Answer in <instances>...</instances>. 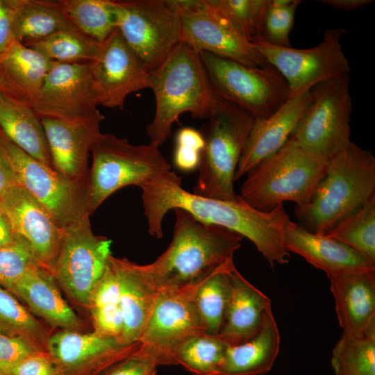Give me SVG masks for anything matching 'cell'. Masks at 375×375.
Returning <instances> with one entry per match:
<instances>
[{
  "label": "cell",
  "mask_w": 375,
  "mask_h": 375,
  "mask_svg": "<svg viewBox=\"0 0 375 375\" xmlns=\"http://www.w3.org/2000/svg\"><path fill=\"white\" fill-rule=\"evenodd\" d=\"M148 233L163 236L162 222L170 210L180 208L197 221L223 227L247 238L267 260L286 264L290 253L284 245V228L290 217L283 204L270 210H260L247 203L238 195L235 200L208 198L186 191L182 178L169 170L153 177L140 187Z\"/></svg>",
  "instance_id": "cell-1"
},
{
  "label": "cell",
  "mask_w": 375,
  "mask_h": 375,
  "mask_svg": "<svg viewBox=\"0 0 375 375\" xmlns=\"http://www.w3.org/2000/svg\"><path fill=\"white\" fill-rule=\"evenodd\" d=\"M173 238L153 262L139 268L158 292L197 285L224 265L233 261L242 237L221 226L197 221L175 208Z\"/></svg>",
  "instance_id": "cell-2"
},
{
  "label": "cell",
  "mask_w": 375,
  "mask_h": 375,
  "mask_svg": "<svg viewBox=\"0 0 375 375\" xmlns=\"http://www.w3.org/2000/svg\"><path fill=\"white\" fill-rule=\"evenodd\" d=\"M375 195V158L351 142L328 161L309 201L295 207L299 224L325 234Z\"/></svg>",
  "instance_id": "cell-3"
},
{
  "label": "cell",
  "mask_w": 375,
  "mask_h": 375,
  "mask_svg": "<svg viewBox=\"0 0 375 375\" xmlns=\"http://www.w3.org/2000/svg\"><path fill=\"white\" fill-rule=\"evenodd\" d=\"M156 111L147 126L150 142L159 147L172 133V126L186 112L208 119L222 99L215 93L198 53L181 42L167 59L150 72Z\"/></svg>",
  "instance_id": "cell-4"
},
{
  "label": "cell",
  "mask_w": 375,
  "mask_h": 375,
  "mask_svg": "<svg viewBox=\"0 0 375 375\" xmlns=\"http://www.w3.org/2000/svg\"><path fill=\"white\" fill-rule=\"evenodd\" d=\"M327 161L290 138L247 173L239 196L260 210H270L288 201L303 207L309 201Z\"/></svg>",
  "instance_id": "cell-5"
},
{
  "label": "cell",
  "mask_w": 375,
  "mask_h": 375,
  "mask_svg": "<svg viewBox=\"0 0 375 375\" xmlns=\"http://www.w3.org/2000/svg\"><path fill=\"white\" fill-rule=\"evenodd\" d=\"M86 202L90 215L112 193L124 187L139 188L156 176L172 169L159 146L134 145L126 139L101 133L92 145Z\"/></svg>",
  "instance_id": "cell-6"
},
{
  "label": "cell",
  "mask_w": 375,
  "mask_h": 375,
  "mask_svg": "<svg viewBox=\"0 0 375 375\" xmlns=\"http://www.w3.org/2000/svg\"><path fill=\"white\" fill-rule=\"evenodd\" d=\"M208 119L193 193L235 200L238 197L234 190L235 174L254 117L238 106L222 100Z\"/></svg>",
  "instance_id": "cell-7"
},
{
  "label": "cell",
  "mask_w": 375,
  "mask_h": 375,
  "mask_svg": "<svg viewBox=\"0 0 375 375\" xmlns=\"http://www.w3.org/2000/svg\"><path fill=\"white\" fill-rule=\"evenodd\" d=\"M0 153L15 183L39 201L61 229L89 218L87 181L69 179L33 158L11 142L1 128Z\"/></svg>",
  "instance_id": "cell-8"
},
{
  "label": "cell",
  "mask_w": 375,
  "mask_h": 375,
  "mask_svg": "<svg viewBox=\"0 0 375 375\" xmlns=\"http://www.w3.org/2000/svg\"><path fill=\"white\" fill-rule=\"evenodd\" d=\"M199 55L216 95L254 119L269 116L290 97L285 80L271 65L249 67L206 51Z\"/></svg>",
  "instance_id": "cell-9"
},
{
  "label": "cell",
  "mask_w": 375,
  "mask_h": 375,
  "mask_svg": "<svg viewBox=\"0 0 375 375\" xmlns=\"http://www.w3.org/2000/svg\"><path fill=\"white\" fill-rule=\"evenodd\" d=\"M312 98L290 139L328 160L351 142L350 74L311 88Z\"/></svg>",
  "instance_id": "cell-10"
},
{
  "label": "cell",
  "mask_w": 375,
  "mask_h": 375,
  "mask_svg": "<svg viewBox=\"0 0 375 375\" xmlns=\"http://www.w3.org/2000/svg\"><path fill=\"white\" fill-rule=\"evenodd\" d=\"M117 28L147 69H156L181 42L180 16L167 0L114 1Z\"/></svg>",
  "instance_id": "cell-11"
},
{
  "label": "cell",
  "mask_w": 375,
  "mask_h": 375,
  "mask_svg": "<svg viewBox=\"0 0 375 375\" xmlns=\"http://www.w3.org/2000/svg\"><path fill=\"white\" fill-rule=\"evenodd\" d=\"M111 240L92 232L89 218L62 230L51 273L70 299L88 307L90 296L108 266Z\"/></svg>",
  "instance_id": "cell-12"
},
{
  "label": "cell",
  "mask_w": 375,
  "mask_h": 375,
  "mask_svg": "<svg viewBox=\"0 0 375 375\" xmlns=\"http://www.w3.org/2000/svg\"><path fill=\"white\" fill-rule=\"evenodd\" d=\"M344 33L340 28L326 29L322 41L309 49L280 47L263 41L255 44L267 63L285 80L293 97L324 81L349 74L341 43Z\"/></svg>",
  "instance_id": "cell-13"
},
{
  "label": "cell",
  "mask_w": 375,
  "mask_h": 375,
  "mask_svg": "<svg viewBox=\"0 0 375 375\" xmlns=\"http://www.w3.org/2000/svg\"><path fill=\"white\" fill-rule=\"evenodd\" d=\"M199 283L162 290L157 294L139 342L158 356L161 365H174L178 347L190 337L206 332L194 300Z\"/></svg>",
  "instance_id": "cell-14"
},
{
  "label": "cell",
  "mask_w": 375,
  "mask_h": 375,
  "mask_svg": "<svg viewBox=\"0 0 375 375\" xmlns=\"http://www.w3.org/2000/svg\"><path fill=\"white\" fill-rule=\"evenodd\" d=\"M180 18L181 42L195 52H209L249 67L269 65L256 44L211 0H194Z\"/></svg>",
  "instance_id": "cell-15"
},
{
  "label": "cell",
  "mask_w": 375,
  "mask_h": 375,
  "mask_svg": "<svg viewBox=\"0 0 375 375\" xmlns=\"http://www.w3.org/2000/svg\"><path fill=\"white\" fill-rule=\"evenodd\" d=\"M89 62H54L32 106L41 118L80 122L99 110Z\"/></svg>",
  "instance_id": "cell-16"
},
{
  "label": "cell",
  "mask_w": 375,
  "mask_h": 375,
  "mask_svg": "<svg viewBox=\"0 0 375 375\" xmlns=\"http://www.w3.org/2000/svg\"><path fill=\"white\" fill-rule=\"evenodd\" d=\"M90 69L99 106L123 109L128 95L149 88L150 72L117 28L100 42Z\"/></svg>",
  "instance_id": "cell-17"
},
{
  "label": "cell",
  "mask_w": 375,
  "mask_h": 375,
  "mask_svg": "<svg viewBox=\"0 0 375 375\" xmlns=\"http://www.w3.org/2000/svg\"><path fill=\"white\" fill-rule=\"evenodd\" d=\"M139 344L124 346L94 331L62 329L47 338L44 348L61 375H100Z\"/></svg>",
  "instance_id": "cell-18"
},
{
  "label": "cell",
  "mask_w": 375,
  "mask_h": 375,
  "mask_svg": "<svg viewBox=\"0 0 375 375\" xmlns=\"http://www.w3.org/2000/svg\"><path fill=\"white\" fill-rule=\"evenodd\" d=\"M15 235L31 247L38 262L51 272L62 235L50 212L21 186L14 184L0 201Z\"/></svg>",
  "instance_id": "cell-19"
},
{
  "label": "cell",
  "mask_w": 375,
  "mask_h": 375,
  "mask_svg": "<svg viewBox=\"0 0 375 375\" xmlns=\"http://www.w3.org/2000/svg\"><path fill=\"white\" fill-rule=\"evenodd\" d=\"M104 118L99 110L80 122L41 118L52 165L56 171L73 181H87L89 155L101 133L100 124Z\"/></svg>",
  "instance_id": "cell-20"
},
{
  "label": "cell",
  "mask_w": 375,
  "mask_h": 375,
  "mask_svg": "<svg viewBox=\"0 0 375 375\" xmlns=\"http://www.w3.org/2000/svg\"><path fill=\"white\" fill-rule=\"evenodd\" d=\"M312 98L311 89L290 97L265 118L254 119L235 174V181L278 151L290 139Z\"/></svg>",
  "instance_id": "cell-21"
},
{
  "label": "cell",
  "mask_w": 375,
  "mask_h": 375,
  "mask_svg": "<svg viewBox=\"0 0 375 375\" xmlns=\"http://www.w3.org/2000/svg\"><path fill=\"white\" fill-rule=\"evenodd\" d=\"M287 251L303 257L327 277L347 273L375 270L371 262L345 244L325 234L308 231L290 219L284 228Z\"/></svg>",
  "instance_id": "cell-22"
},
{
  "label": "cell",
  "mask_w": 375,
  "mask_h": 375,
  "mask_svg": "<svg viewBox=\"0 0 375 375\" xmlns=\"http://www.w3.org/2000/svg\"><path fill=\"white\" fill-rule=\"evenodd\" d=\"M343 335L375 334V270L328 276Z\"/></svg>",
  "instance_id": "cell-23"
},
{
  "label": "cell",
  "mask_w": 375,
  "mask_h": 375,
  "mask_svg": "<svg viewBox=\"0 0 375 375\" xmlns=\"http://www.w3.org/2000/svg\"><path fill=\"white\" fill-rule=\"evenodd\" d=\"M109 261L119 283L124 328L121 342L129 346L139 342L158 290L141 273L139 265L112 255Z\"/></svg>",
  "instance_id": "cell-24"
},
{
  "label": "cell",
  "mask_w": 375,
  "mask_h": 375,
  "mask_svg": "<svg viewBox=\"0 0 375 375\" xmlns=\"http://www.w3.org/2000/svg\"><path fill=\"white\" fill-rule=\"evenodd\" d=\"M52 274L41 265L30 269L7 290L27 304L49 324L81 331L83 324L58 290Z\"/></svg>",
  "instance_id": "cell-25"
},
{
  "label": "cell",
  "mask_w": 375,
  "mask_h": 375,
  "mask_svg": "<svg viewBox=\"0 0 375 375\" xmlns=\"http://www.w3.org/2000/svg\"><path fill=\"white\" fill-rule=\"evenodd\" d=\"M231 282V295L218 335L228 345H236L248 341L260 331L272 306L269 297L245 279L236 268L232 272Z\"/></svg>",
  "instance_id": "cell-26"
},
{
  "label": "cell",
  "mask_w": 375,
  "mask_h": 375,
  "mask_svg": "<svg viewBox=\"0 0 375 375\" xmlns=\"http://www.w3.org/2000/svg\"><path fill=\"white\" fill-rule=\"evenodd\" d=\"M54 62L15 41L0 57V90L33 106Z\"/></svg>",
  "instance_id": "cell-27"
},
{
  "label": "cell",
  "mask_w": 375,
  "mask_h": 375,
  "mask_svg": "<svg viewBox=\"0 0 375 375\" xmlns=\"http://www.w3.org/2000/svg\"><path fill=\"white\" fill-rule=\"evenodd\" d=\"M0 128L27 154L53 167L41 119L31 106L1 90Z\"/></svg>",
  "instance_id": "cell-28"
},
{
  "label": "cell",
  "mask_w": 375,
  "mask_h": 375,
  "mask_svg": "<svg viewBox=\"0 0 375 375\" xmlns=\"http://www.w3.org/2000/svg\"><path fill=\"white\" fill-rule=\"evenodd\" d=\"M280 333L269 310L260 331L248 341L228 345L221 375H263L272 367L280 349Z\"/></svg>",
  "instance_id": "cell-29"
},
{
  "label": "cell",
  "mask_w": 375,
  "mask_h": 375,
  "mask_svg": "<svg viewBox=\"0 0 375 375\" xmlns=\"http://www.w3.org/2000/svg\"><path fill=\"white\" fill-rule=\"evenodd\" d=\"M11 3L15 40L23 44L60 31L77 30L68 20L60 1L11 0Z\"/></svg>",
  "instance_id": "cell-30"
},
{
  "label": "cell",
  "mask_w": 375,
  "mask_h": 375,
  "mask_svg": "<svg viewBox=\"0 0 375 375\" xmlns=\"http://www.w3.org/2000/svg\"><path fill=\"white\" fill-rule=\"evenodd\" d=\"M88 308L94 331L115 339L122 344L124 320L119 287L116 273L109 260L104 274L90 296Z\"/></svg>",
  "instance_id": "cell-31"
},
{
  "label": "cell",
  "mask_w": 375,
  "mask_h": 375,
  "mask_svg": "<svg viewBox=\"0 0 375 375\" xmlns=\"http://www.w3.org/2000/svg\"><path fill=\"white\" fill-rule=\"evenodd\" d=\"M235 268L233 261L224 265L201 282L196 290L195 303L208 333L219 334L224 325Z\"/></svg>",
  "instance_id": "cell-32"
},
{
  "label": "cell",
  "mask_w": 375,
  "mask_h": 375,
  "mask_svg": "<svg viewBox=\"0 0 375 375\" xmlns=\"http://www.w3.org/2000/svg\"><path fill=\"white\" fill-rule=\"evenodd\" d=\"M228 346L218 334H196L176 350L174 365H181L195 375H221Z\"/></svg>",
  "instance_id": "cell-33"
},
{
  "label": "cell",
  "mask_w": 375,
  "mask_h": 375,
  "mask_svg": "<svg viewBox=\"0 0 375 375\" xmlns=\"http://www.w3.org/2000/svg\"><path fill=\"white\" fill-rule=\"evenodd\" d=\"M69 22L81 33L98 42L117 28L114 1L60 0Z\"/></svg>",
  "instance_id": "cell-34"
},
{
  "label": "cell",
  "mask_w": 375,
  "mask_h": 375,
  "mask_svg": "<svg viewBox=\"0 0 375 375\" xmlns=\"http://www.w3.org/2000/svg\"><path fill=\"white\" fill-rule=\"evenodd\" d=\"M99 44L77 30H65L24 45L53 62L72 63L93 60Z\"/></svg>",
  "instance_id": "cell-35"
},
{
  "label": "cell",
  "mask_w": 375,
  "mask_h": 375,
  "mask_svg": "<svg viewBox=\"0 0 375 375\" xmlns=\"http://www.w3.org/2000/svg\"><path fill=\"white\" fill-rule=\"evenodd\" d=\"M325 235L375 263V195Z\"/></svg>",
  "instance_id": "cell-36"
},
{
  "label": "cell",
  "mask_w": 375,
  "mask_h": 375,
  "mask_svg": "<svg viewBox=\"0 0 375 375\" xmlns=\"http://www.w3.org/2000/svg\"><path fill=\"white\" fill-rule=\"evenodd\" d=\"M331 365L335 375H375V334H342L333 349Z\"/></svg>",
  "instance_id": "cell-37"
},
{
  "label": "cell",
  "mask_w": 375,
  "mask_h": 375,
  "mask_svg": "<svg viewBox=\"0 0 375 375\" xmlns=\"http://www.w3.org/2000/svg\"><path fill=\"white\" fill-rule=\"evenodd\" d=\"M0 333L12 336L26 337L42 347L43 346L41 343H46L47 339L45 329L39 321L10 292L1 286Z\"/></svg>",
  "instance_id": "cell-38"
},
{
  "label": "cell",
  "mask_w": 375,
  "mask_h": 375,
  "mask_svg": "<svg viewBox=\"0 0 375 375\" xmlns=\"http://www.w3.org/2000/svg\"><path fill=\"white\" fill-rule=\"evenodd\" d=\"M251 43L262 40L269 0H211Z\"/></svg>",
  "instance_id": "cell-39"
},
{
  "label": "cell",
  "mask_w": 375,
  "mask_h": 375,
  "mask_svg": "<svg viewBox=\"0 0 375 375\" xmlns=\"http://www.w3.org/2000/svg\"><path fill=\"white\" fill-rule=\"evenodd\" d=\"M300 0H269L261 41L280 47H291L290 34Z\"/></svg>",
  "instance_id": "cell-40"
},
{
  "label": "cell",
  "mask_w": 375,
  "mask_h": 375,
  "mask_svg": "<svg viewBox=\"0 0 375 375\" xmlns=\"http://www.w3.org/2000/svg\"><path fill=\"white\" fill-rule=\"evenodd\" d=\"M37 265L40 264L29 245L16 236L12 243L0 249V286L8 290Z\"/></svg>",
  "instance_id": "cell-41"
},
{
  "label": "cell",
  "mask_w": 375,
  "mask_h": 375,
  "mask_svg": "<svg viewBox=\"0 0 375 375\" xmlns=\"http://www.w3.org/2000/svg\"><path fill=\"white\" fill-rule=\"evenodd\" d=\"M204 147L205 138L199 131L190 127L181 128L176 136L175 165L184 172L198 169Z\"/></svg>",
  "instance_id": "cell-42"
},
{
  "label": "cell",
  "mask_w": 375,
  "mask_h": 375,
  "mask_svg": "<svg viewBox=\"0 0 375 375\" xmlns=\"http://www.w3.org/2000/svg\"><path fill=\"white\" fill-rule=\"evenodd\" d=\"M160 365L158 356L140 343L134 351L110 365L100 375H156L157 367Z\"/></svg>",
  "instance_id": "cell-43"
},
{
  "label": "cell",
  "mask_w": 375,
  "mask_h": 375,
  "mask_svg": "<svg viewBox=\"0 0 375 375\" xmlns=\"http://www.w3.org/2000/svg\"><path fill=\"white\" fill-rule=\"evenodd\" d=\"M42 351L43 347L28 338L0 333V372Z\"/></svg>",
  "instance_id": "cell-44"
},
{
  "label": "cell",
  "mask_w": 375,
  "mask_h": 375,
  "mask_svg": "<svg viewBox=\"0 0 375 375\" xmlns=\"http://www.w3.org/2000/svg\"><path fill=\"white\" fill-rule=\"evenodd\" d=\"M2 375H61L46 351L35 353L0 372Z\"/></svg>",
  "instance_id": "cell-45"
},
{
  "label": "cell",
  "mask_w": 375,
  "mask_h": 375,
  "mask_svg": "<svg viewBox=\"0 0 375 375\" xmlns=\"http://www.w3.org/2000/svg\"><path fill=\"white\" fill-rule=\"evenodd\" d=\"M15 41L11 0H0V57Z\"/></svg>",
  "instance_id": "cell-46"
},
{
  "label": "cell",
  "mask_w": 375,
  "mask_h": 375,
  "mask_svg": "<svg viewBox=\"0 0 375 375\" xmlns=\"http://www.w3.org/2000/svg\"><path fill=\"white\" fill-rule=\"evenodd\" d=\"M322 3L336 10L351 11L363 8L374 2L372 0H322Z\"/></svg>",
  "instance_id": "cell-47"
},
{
  "label": "cell",
  "mask_w": 375,
  "mask_h": 375,
  "mask_svg": "<svg viewBox=\"0 0 375 375\" xmlns=\"http://www.w3.org/2000/svg\"><path fill=\"white\" fill-rule=\"evenodd\" d=\"M15 238L8 220L0 211V249L12 243Z\"/></svg>",
  "instance_id": "cell-48"
},
{
  "label": "cell",
  "mask_w": 375,
  "mask_h": 375,
  "mask_svg": "<svg viewBox=\"0 0 375 375\" xmlns=\"http://www.w3.org/2000/svg\"><path fill=\"white\" fill-rule=\"evenodd\" d=\"M16 184L0 153V201L6 191Z\"/></svg>",
  "instance_id": "cell-49"
},
{
  "label": "cell",
  "mask_w": 375,
  "mask_h": 375,
  "mask_svg": "<svg viewBox=\"0 0 375 375\" xmlns=\"http://www.w3.org/2000/svg\"><path fill=\"white\" fill-rule=\"evenodd\" d=\"M336 375H340V374H336Z\"/></svg>",
  "instance_id": "cell-50"
},
{
  "label": "cell",
  "mask_w": 375,
  "mask_h": 375,
  "mask_svg": "<svg viewBox=\"0 0 375 375\" xmlns=\"http://www.w3.org/2000/svg\"><path fill=\"white\" fill-rule=\"evenodd\" d=\"M0 375H2V374H0Z\"/></svg>",
  "instance_id": "cell-51"
}]
</instances>
